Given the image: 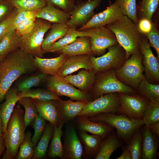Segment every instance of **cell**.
Listing matches in <instances>:
<instances>
[{
  "instance_id": "obj_6",
  "label": "cell",
  "mask_w": 159,
  "mask_h": 159,
  "mask_svg": "<svg viewBox=\"0 0 159 159\" xmlns=\"http://www.w3.org/2000/svg\"><path fill=\"white\" fill-rule=\"evenodd\" d=\"M95 77L92 94L96 98L112 93H122L132 95L136 90L122 82L117 77L115 71L110 70L101 72Z\"/></svg>"
},
{
  "instance_id": "obj_23",
  "label": "cell",
  "mask_w": 159,
  "mask_h": 159,
  "mask_svg": "<svg viewBox=\"0 0 159 159\" xmlns=\"http://www.w3.org/2000/svg\"><path fill=\"white\" fill-rule=\"evenodd\" d=\"M95 74L93 69H82L76 74L68 75L64 79L73 86L77 87L80 90L86 92L94 84Z\"/></svg>"
},
{
  "instance_id": "obj_27",
  "label": "cell",
  "mask_w": 159,
  "mask_h": 159,
  "mask_svg": "<svg viewBox=\"0 0 159 159\" xmlns=\"http://www.w3.org/2000/svg\"><path fill=\"white\" fill-rule=\"evenodd\" d=\"M111 133L102 140L96 159H110L113 153L122 146L121 139L117 134Z\"/></svg>"
},
{
  "instance_id": "obj_25",
  "label": "cell",
  "mask_w": 159,
  "mask_h": 159,
  "mask_svg": "<svg viewBox=\"0 0 159 159\" xmlns=\"http://www.w3.org/2000/svg\"><path fill=\"white\" fill-rule=\"evenodd\" d=\"M71 17L69 13L47 4L38 12L37 17L53 24H67Z\"/></svg>"
},
{
  "instance_id": "obj_1",
  "label": "cell",
  "mask_w": 159,
  "mask_h": 159,
  "mask_svg": "<svg viewBox=\"0 0 159 159\" xmlns=\"http://www.w3.org/2000/svg\"><path fill=\"white\" fill-rule=\"evenodd\" d=\"M34 59V56L19 48L0 61V103L16 80L37 70Z\"/></svg>"
},
{
  "instance_id": "obj_58",
  "label": "cell",
  "mask_w": 159,
  "mask_h": 159,
  "mask_svg": "<svg viewBox=\"0 0 159 159\" xmlns=\"http://www.w3.org/2000/svg\"><path fill=\"white\" fill-rule=\"evenodd\" d=\"M1 0H0V1H1Z\"/></svg>"
},
{
  "instance_id": "obj_18",
  "label": "cell",
  "mask_w": 159,
  "mask_h": 159,
  "mask_svg": "<svg viewBox=\"0 0 159 159\" xmlns=\"http://www.w3.org/2000/svg\"><path fill=\"white\" fill-rule=\"evenodd\" d=\"M64 159H80L83 153L81 142L74 127L67 130L64 138Z\"/></svg>"
},
{
  "instance_id": "obj_48",
  "label": "cell",
  "mask_w": 159,
  "mask_h": 159,
  "mask_svg": "<svg viewBox=\"0 0 159 159\" xmlns=\"http://www.w3.org/2000/svg\"><path fill=\"white\" fill-rule=\"evenodd\" d=\"M47 4L54 7L70 13L74 8L76 0H46Z\"/></svg>"
},
{
  "instance_id": "obj_11",
  "label": "cell",
  "mask_w": 159,
  "mask_h": 159,
  "mask_svg": "<svg viewBox=\"0 0 159 159\" xmlns=\"http://www.w3.org/2000/svg\"><path fill=\"white\" fill-rule=\"evenodd\" d=\"M47 89L58 96H64L72 100L90 101V98L86 92L77 89L58 75L48 76L46 81Z\"/></svg>"
},
{
  "instance_id": "obj_2",
  "label": "cell",
  "mask_w": 159,
  "mask_h": 159,
  "mask_svg": "<svg viewBox=\"0 0 159 159\" xmlns=\"http://www.w3.org/2000/svg\"><path fill=\"white\" fill-rule=\"evenodd\" d=\"M105 26L114 33L118 43L125 50L127 59L132 54L140 51L142 34L137 24L127 16L123 15Z\"/></svg>"
},
{
  "instance_id": "obj_22",
  "label": "cell",
  "mask_w": 159,
  "mask_h": 159,
  "mask_svg": "<svg viewBox=\"0 0 159 159\" xmlns=\"http://www.w3.org/2000/svg\"><path fill=\"white\" fill-rule=\"evenodd\" d=\"M68 57L63 54L52 58H43L35 56L34 64L37 70L47 75H57L59 69Z\"/></svg>"
},
{
  "instance_id": "obj_24",
  "label": "cell",
  "mask_w": 159,
  "mask_h": 159,
  "mask_svg": "<svg viewBox=\"0 0 159 159\" xmlns=\"http://www.w3.org/2000/svg\"><path fill=\"white\" fill-rule=\"evenodd\" d=\"M90 37H81L59 50L57 53L65 54L67 56L81 55H92Z\"/></svg>"
},
{
  "instance_id": "obj_36",
  "label": "cell",
  "mask_w": 159,
  "mask_h": 159,
  "mask_svg": "<svg viewBox=\"0 0 159 159\" xmlns=\"http://www.w3.org/2000/svg\"><path fill=\"white\" fill-rule=\"evenodd\" d=\"M18 105L22 106L24 109V122L25 128L32 124L38 115L37 108L31 98L24 97L18 101Z\"/></svg>"
},
{
  "instance_id": "obj_20",
  "label": "cell",
  "mask_w": 159,
  "mask_h": 159,
  "mask_svg": "<svg viewBox=\"0 0 159 159\" xmlns=\"http://www.w3.org/2000/svg\"><path fill=\"white\" fill-rule=\"evenodd\" d=\"M55 103L60 114L62 121L71 120L78 116L88 101H73L71 99L67 100H55Z\"/></svg>"
},
{
  "instance_id": "obj_55",
  "label": "cell",
  "mask_w": 159,
  "mask_h": 159,
  "mask_svg": "<svg viewBox=\"0 0 159 159\" xmlns=\"http://www.w3.org/2000/svg\"><path fill=\"white\" fill-rule=\"evenodd\" d=\"M3 135V125L0 117V136H2Z\"/></svg>"
},
{
  "instance_id": "obj_33",
  "label": "cell",
  "mask_w": 159,
  "mask_h": 159,
  "mask_svg": "<svg viewBox=\"0 0 159 159\" xmlns=\"http://www.w3.org/2000/svg\"><path fill=\"white\" fill-rule=\"evenodd\" d=\"M48 75L40 71L36 72L23 78L17 83L15 87L18 92L25 91L32 87L39 86L46 81Z\"/></svg>"
},
{
  "instance_id": "obj_41",
  "label": "cell",
  "mask_w": 159,
  "mask_h": 159,
  "mask_svg": "<svg viewBox=\"0 0 159 159\" xmlns=\"http://www.w3.org/2000/svg\"><path fill=\"white\" fill-rule=\"evenodd\" d=\"M31 138L32 134L30 131H28L25 133L24 138L20 145L16 159H32L34 148Z\"/></svg>"
},
{
  "instance_id": "obj_53",
  "label": "cell",
  "mask_w": 159,
  "mask_h": 159,
  "mask_svg": "<svg viewBox=\"0 0 159 159\" xmlns=\"http://www.w3.org/2000/svg\"><path fill=\"white\" fill-rule=\"evenodd\" d=\"M148 127V126H147ZM151 132L159 137V122L148 127Z\"/></svg>"
},
{
  "instance_id": "obj_21",
  "label": "cell",
  "mask_w": 159,
  "mask_h": 159,
  "mask_svg": "<svg viewBox=\"0 0 159 159\" xmlns=\"http://www.w3.org/2000/svg\"><path fill=\"white\" fill-rule=\"evenodd\" d=\"M77 120L78 127L81 131L99 136L102 139L111 133L114 129L106 123L92 121L86 116H79Z\"/></svg>"
},
{
  "instance_id": "obj_45",
  "label": "cell",
  "mask_w": 159,
  "mask_h": 159,
  "mask_svg": "<svg viewBox=\"0 0 159 159\" xmlns=\"http://www.w3.org/2000/svg\"><path fill=\"white\" fill-rule=\"evenodd\" d=\"M18 12L14 8L13 12L0 22V41L9 32L14 29L13 23Z\"/></svg>"
},
{
  "instance_id": "obj_26",
  "label": "cell",
  "mask_w": 159,
  "mask_h": 159,
  "mask_svg": "<svg viewBox=\"0 0 159 159\" xmlns=\"http://www.w3.org/2000/svg\"><path fill=\"white\" fill-rule=\"evenodd\" d=\"M142 131L143 139L141 159H157L158 144L155 137L148 127L145 125Z\"/></svg>"
},
{
  "instance_id": "obj_39",
  "label": "cell",
  "mask_w": 159,
  "mask_h": 159,
  "mask_svg": "<svg viewBox=\"0 0 159 159\" xmlns=\"http://www.w3.org/2000/svg\"><path fill=\"white\" fill-rule=\"evenodd\" d=\"M18 11L39 10L47 4L46 0H7Z\"/></svg>"
},
{
  "instance_id": "obj_37",
  "label": "cell",
  "mask_w": 159,
  "mask_h": 159,
  "mask_svg": "<svg viewBox=\"0 0 159 159\" xmlns=\"http://www.w3.org/2000/svg\"><path fill=\"white\" fill-rule=\"evenodd\" d=\"M143 134L140 128L137 129L126 146L131 153L132 159H140L142 157V145Z\"/></svg>"
},
{
  "instance_id": "obj_51",
  "label": "cell",
  "mask_w": 159,
  "mask_h": 159,
  "mask_svg": "<svg viewBox=\"0 0 159 159\" xmlns=\"http://www.w3.org/2000/svg\"><path fill=\"white\" fill-rule=\"evenodd\" d=\"M137 25L139 31L141 34H144L151 30L152 23L151 20L146 18L143 17L138 22Z\"/></svg>"
},
{
  "instance_id": "obj_57",
  "label": "cell",
  "mask_w": 159,
  "mask_h": 159,
  "mask_svg": "<svg viewBox=\"0 0 159 159\" xmlns=\"http://www.w3.org/2000/svg\"><path fill=\"white\" fill-rule=\"evenodd\" d=\"M1 60V59L0 58V61Z\"/></svg>"
},
{
  "instance_id": "obj_50",
  "label": "cell",
  "mask_w": 159,
  "mask_h": 159,
  "mask_svg": "<svg viewBox=\"0 0 159 159\" xmlns=\"http://www.w3.org/2000/svg\"><path fill=\"white\" fill-rule=\"evenodd\" d=\"M14 7L7 0L0 1V22L5 19L13 11Z\"/></svg>"
},
{
  "instance_id": "obj_43",
  "label": "cell",
  "mask_w": 159,
  "mask_h": 159,
  "mask_svg": "<svg viewBox=\"0 0 159 159\" xmlns=\"http://www.w3.org/2000/svg\"><path fill=\"white\" fill-rule=\"evenodd\" d=\"M32 124L34 133L31 140L35 148L43 133L46 124L45 120L39 114Z\"/></svg>"
},
{
  "instance_id": "obj_19",
  "label": "cell",
  "mask_w": 159,
  "mask_h": 159,
  "mask_svg": "<svg viewBox=\"0 0 159 159\" xmlns=\"http://www.w3.org/2000/svg\"><path fill=\"white\" fill-rule=\"evenodd\" d=\"M17 88L11 87L6 93L4 102L0 105V117L3 125V134L6 132L8 123L16 103L21 98Z\"/></svg>"
},
{
  "instance_id": "obj_7",
  "label": "cell",
  "mask_w": 159,
  "mask_h": 159,
  "mask_svg": "<svg viewBox=\"0 0 159 159\" xmlns=\"http://www.w3.org/2000/svg\"><path fill=\"white\" fill-rule=\"evenodd\" d=\"M143 59L140 51L131 55L120 68L115 71L117 78L136 90L144 76Z\"/></svg>"
},
{
  "instance_id": "obj_42",
  "label": "cell",
  "mask_w": 159,
  "mask_h": 159,
  "mask_svg": "<svg viewBox=\"0 0 159 159\" xmlns=\"http://www.w3.org/2000/svg\"><path fill=\"white\" fill-rule=\"evenodd\" d=\"M142 120L147 126L159 122V104L150 101L143 112Z\"/></svg>"
},
{
  "instance_id": "obj_31",
  "label": "cell",
  "mask_w": 159,
  "mask_h": 159,
  "mask_svg": "<svg viewBox=\"0 0 159 159\" xmlns=\"http://www.w3.org/2000/svg\"><path fill=\"white\" fill-rule=\"evenodd\" d=\"M54 130V127L49 122L46 125L43 133L34 148L32 159H41L45 157Z\"/></svg>"
},
{
  "instance_id": "obj_28",
  "label": "cell",
  "mask_w": 159,
  "mask_h": 159,
  "mask_svg": "<svg viewBox=\"0 0 159 159\" xmlns=\"http://www.w3.org/2000/svg\"><path fill=\"white\" fill-rule=\"evenodd\" d=\"M90 29L78 31L75 27H69L65 35L51 46L49 52L57 53L59 50L73 42L78 37H90Z\"/></svg>"
},
{
  "instance_id": "obj_47",
  "label": "cell",
  "mask_w": 159,
  "mask_h": 159,
  "mask_svg": "<svg viewBox=\"0 0 159 159\" xmlns=\"http://www.w3.org/2000/svg\"><path fill=\"white\" fill-rule=\"evenodd\" d=\"M148 40L151 46L155 49L157 54V58L159 59V34L156 25L152 23L151 30L148 32L144 34Z\"/></svg>"
},
{
  "instance_id": "obj_29",
  "label": "cell",
  "mask_w": 159,
  "mask_h": 159,
  "mask_svg": "<svg viewBox=\"0 0 159 159\" xmlns=\"http://www.w3.org/2000/svg\"><path fill=\"white\" fill-rule=\"evenodd\" d=\"M69 28L67 24H52L42 44V49L44 53L49 52L51 46L65 35Z\"/></svg>"
},
{
  "instance_id": "obj_9",
  "label": "cell",
  "mask_w": 159,
  "mask_h": 159,
  "mask_svg": "<svg viewBox=\"0 0 159 159\" xmlns=\"http://www.w3.org/2000/svg\"><path fill=\"white\" fill-rule=\"evenodd\" d=\"M120 106L118 93L106 94L89 101L78 116L90 117L102 113H117Z\"/></svg>"
},
{
  "instance_id": "obj_16",
  "label": "cell",
  "mask_w": 159,
  "mask_h": 159,
  "mask_svg": "<svg viewBox=\"0 0 159 159\" xmlns=\"http://www.w3.org/2000/svg\"><path fill=\"white\" fill-rule=\"evenodd\" d=\"M91 56L81 55L68 57L59 69L57 75L64 77L80 69H93Z\"/></svg>"
},
{
  "instance_id": "obj_49",
  "label": "cell",
  "mask_w": 159,
  "mask_h": 159,
  "mask_svg": "<svg viewBox=\"0 0 159 159\" xmlns=\"http://www.w3.org/2000/svg\"><path fill=\"white\" fill-rule=\"evenodd\" d=\"M39 11H18L13 23L14 28L15 26L20 21L29 19L35 20L37 18V16Z\"/></svg>"
},
{
  "instance_id": "obj_8",
  "label": "cell",
  "mask_w": 159,
  "mask_h": 159,
  "mask_svg": "<svg viewBox=\"0 0 159 159\" xmlns=\"http://www.w3.org/2000/svg\"><path fill=\"white\" fill-rule=\"evenodd\" d=\"M107 49L108 52L102 56L97 57L90 56L93 69L95 74L110 70L116 71L127 59L125 50L118 43Z\"/></svg>"
},
{
  "instance_id": "obj_12",
  "label": "cell",
  "mask_w": 159,
  "mask_h": 159,
  "mask_svg": "<svg viewBox=\"0 0 159 159\" xmlns=\"http://www.w3.org/2000/svg\"><path fill=\"white\" fill-rule=\"evenodd\" d=\"M102 0H77L69 13L71 17L67 24L69 27L76 28L86 24L95 14L94 10Z\"/></svg>"
},
{
  "instance_id": "obj_40",
  "label": "cell",
  "mask_w": 159,
  "mask_h": 159,
  "mask_svg": "<svg viewBox=\"0 0 159 159\" xmlns=\"http://www.w3.org/2000/svg\"><path fill=\"white\" fill-rule=\"evenodd\" d=\"M124 15L127 16L137 24L136 0H115Z\"/></svg>"
},
{
  "instance_id": "obj_38",
  "label": "cell",
  "mask_w": 159,
  "mask_h": 159,
  "mask_svg": "<svg viewBox=\"0 0 159 159\" xmlns=\"http://www.w3.org/2000/svg\"><path fill=\"white\" fill-rule=\"evenodd\" d=\"M81 138L85 145L86 153L91 155H97L103 139L101 137L93 134L90 135L81 131Z\"/></svg>"
},
{
  "instance_id": "obj_15",
  "label": "cell",
  "mask_w": 159,
  "mask_h": 159,
  "mask_svg": "<svg viewBox=\"0 0 159 159\" xmlns=\"http://www.w3.org/2000/svg\"><path fill=\"white\" fill-rule=\"evenodd\" d=\"M123 15L119 7L115 1L105 10L95 14L86 24L77 30L83 31L105 26L115 21Z\"/></svg>"
},
{
  "instance_id": "obj_30",
  "label": "cell",
  "mask_w": 159,
  "mask_h": 159,
  "mask_svg": "<svg viewBox=\"0 0 159 159\" xmlns=\"http://www.w3.org/2000/svg\"><path fill=\"white\" fill-rule=\"evenodd\" d=\"M63 124L62 122L58 125L54 127V132L48 152V156L49 158L58 157L60 159L63 158L64 148L61 139Z\"/></svg>"
},
{
  "instance_id": "obj_46",
  "label": "cell",
  "mask_w": 159,
  "mask_h": 159,
  "mask_svg": "<svg viewBox=\"0 0 159 159\" xmlns=\"http://www.w3.org/2000/svg\"><path fill=\"white\" fill-rule=\"evenodd\" d=\"M36 20L29 19L18 22L14 27L16 33L20 37L29 33L35 26Z\"/></svg>"
},
{
  "instance_id": "obj_5",
  "label": "cell",
  "mask_w": 159,
  "mask_h": 159,
  "mask_svg": "<svg viewBox=\"0 0 159 159\" xmlns=\"http://www.w3.org/2000/svg\"><path fill=\"white\" fill-rule=\"evenodd\" d=\"M52 24L45 20L37 18L35 26L29 34L20 37L19 48L25 53L42 58L44 54L42 45L46 33Z\"/></svg>"
},
{
  "instance_id": "obj_17",
  "label": "cell",
  "mask_w": 159,
  "mask_h": 159,
  "mask_svg": "<svg viewBox=\"0 0 159 159\" xmlns=\"http://www.w3.org/2000/svg\"><path fill=\"white\" fill-rule=\"evenodd\" d=\"M31 99L37 108L38 114L45 120L48 121L54 127L62 122L55 100H42Z\"/></svg>"
},
{
  "instance_id": "obj_10",
  "label": "cell",
  "mask_w": 159,
  "mask_h": 159,
  "mask_svg": "<svg viewBox=\"0 0 159 159\" xmlns=\"http://www.w3.org/2000/svg\"><path fill=\"white\" fill-rule=\"evenodd\" d=\"M118 93L120 106L117 114H124L133 119L142 120L143 112L150 101L137 93L132 95Z\"/></svg>"
},
{
  "instance_id": "obj_14",
  "label": "cell",
  "mask_w": 159,
  "mask_h": 159,
  "mask_svg": "<svg viewBox=\"0 0 159 159\" xmlns=\"http://www.w3.org/2000/svg\"><path fill=\"white\" fill-rule=\"evenodd\" d=\"M89 29L91 32V48L93 54L101 55L106 49L118 44L114 33L105 26Z\"/></svg>"
},
{
  "instance_id": "obj_56",
  "label": "cell",
  "mask_w": 159,
  "mask_h": 159,
  "mask_svg": "<svg viewBox=\"0 0 159 159\" xmlns=\"http://www.w3.org/2000/svg\"><path fill=\"white\" fill-rule=\"evenodd\" d=\"M108 1L109 2L110 4H111V0H108Z\"/></svg>"
},
{
  "instance_id": "obj_44",
  "label": "cell",
  "mask_w": 159,
  "mask_h": 159,
  "mask_svg": "<svg viewBox=\"0 0 159 159\" xmlns=\"http://www.w3.org/2000/svg\"><path fill=\"white\" fill-rule=\"evenodd\" d=\"M159 0H142L140 5V9L143 17L151 21L153 13L157 9Z\"/></svg>"
},
{
  "instance_id": "obj_34",
  "label": "cell",
  "mask_w": 159,
  "mask_h": 159,
  "mask_svg": "<svg viewBox=\"0 0 159 159\" xmlns=\"http://www.w3.org/2000/svg\"><path fill=\"white\" fill-rule=\"evenodd\" d=\"M137 92L150 101L159 104V85L149 82L144 75L137 89Z\"/></svg>"
},
{
  "instance_id": "obj_54",
  "label": "cell",
  "mask_w": 159,
  "mask_h": 159,
  "mask_svg": "<svg viewBox=\"0 0 159 159\" xmlns=\"http://www.w3.org/2000/svg\"><path fill=\"white\" fill-rule=\"evenodd\" d=\"M6 147L3 135L0 136V158L1 155Z\"/></svg>"
},
{
  "instance_id": "obj_4",
  "label": "cell",
  "mask_w": 159,
  "mask_h": 159,
  "mask_svg": "<svg viewBox=\"0 0 159 159\" xmlns=\"http://www.w3.org/2000/svg\"><path fill=\"white\" fill-rule=\"evenodd\" d=\"M90 117L92 121L104 123L115 128L119 137L127 142L135 131L144 125L142 120L133 119L122 114L102 113Z\"/></svg>"
},
{
  "instance_id": "obj_35",
  "label": "cell",
  "mask_w": 159,
  "mask_h": 159,
  "mask_svg": "<svg viewBox=\"0 0 159 159\" xmlns=\"http://www.w3.org/2000/svg\"><path fill=\"white\" fill-rule=\"evenodd\" d=\"M17 95L20 98L27 97L42 100L61 99L59 96L48 89H30L23 92H18Z\"/></svg>"
},
{
  "instance_id": "obj_52",
  "label": "cell",
  "mask_w": 159,
  "mask_h": 159,
  "mask_svg": "<svg viewBox=\"0 0 159 159\" xmlns=\"http://www.w3.org/2000/svg\"><path fill=\"white\" fill-rule=\"evenodd\" d=\"M117 159H132L130 151L126 146L123 149L122 154Z\"/></svg>"
},
{
  "instance_id": "obj_3",
  "label": "cell",
  "mask_w": 159,
  "mask_h": 159,
  "mask_svg": "<svg viewBox=\"0 0 159 159\" xmlns=\"http://www.w3.org/2000/svg\"><path fill=\"white\" fill-rule=\"evenodd\" d=\"M24 111L20 105L14 107L8 123L6 132L3 134L6 151L4 158H16L25 135L24 122Z\"/></svg>"
},
{
  "instance_id": "obj_13",
  "label": "cell",
  "mask_w": 159,
  "mask_h": 159,
  "mask_svg": "<svg viewBox=\"0 0 159 159\" xmlns=\"http://www.w3.org/2000/svg\"><path fill=\"white\" fill-rule=\"evenodd\" d=\"M150 47L146 37L142 35L140 50L143 56L142 63L144 68L145 76L149 82L159 84V60L153 53Z\"/></svg>"
},
{
  "instance_id": "obj_32",
  "label": "cell",
  "mask_w": 159,
  "mask_h": 159,
  "mask_svg": "<svg viewBox=\"0 0 159 159\" xmlns=\"http://www.w3.org/2000/svg\"><path fill=\"white\" fill-rule=\"evenodd\" d=\"M20 37L14 29L0 41V58L2 59L10 53L19 48Z\"/></svg>"
}]
</instances>
